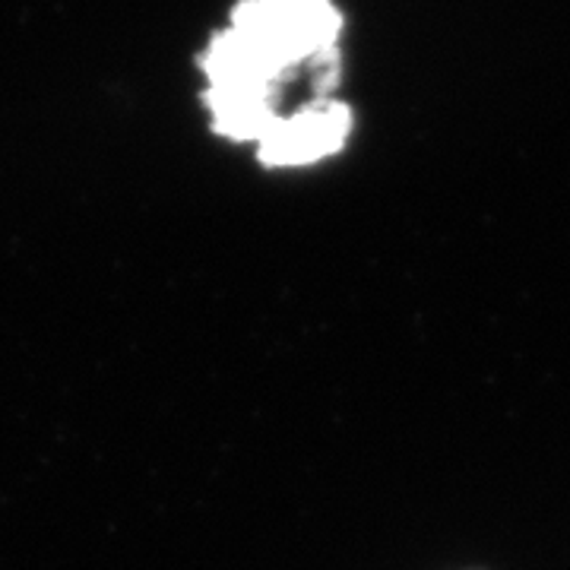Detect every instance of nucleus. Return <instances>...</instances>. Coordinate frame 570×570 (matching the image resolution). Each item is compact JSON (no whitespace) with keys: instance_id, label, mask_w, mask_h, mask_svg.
I'll return each instance as SVG.
<instances>
[{"instance_id":"f257e3e1","label":"nucleus","mask_w":570,"mask_h":570,"mask_svg":"<svg viewBox=\"0 0 570 570\" xmlns=\"http://www.w3.org/2000/svg\"><path fill=\"white\" fill-rule=\"evenodd\" d=\"M228 26L247 32L295 70L340 77L336 41L343 13L333 0H238Z\"/></svg>"},{"instance_id":"f03ea898","label":"nucleus","mask_w":570,"mask_h":570,"mask_svg":"<svg viewBox=\"0 0 570 570\" xmlns=\"http://www.w3.org/2000/svg\"><path fill=\"white\" fill-rule=\"evenodd\" d=\"M352 108L333 96H321L285 111L257 142V163L264 168H302L324 163L346 146L352 134Z\"/></svg>"}]
</instances>
